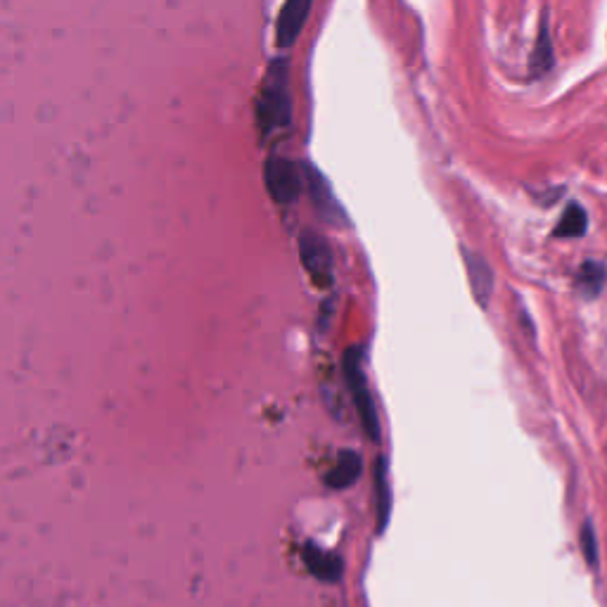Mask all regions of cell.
<instances>
[{
    "instance_id": "6da1fadb",
    "label": "cell",
    "mask_w": 607,
    "mask_h": 607,
    "mask_svg": "<svg viewBox=\"0 0 607 607\" xmlns=\"http://www.w3.org/2000/svg\"><path fill=\"white\" fill-rule=\"evenodd\" d=\"M287 62L273 60L268 65L264 93L259 100V124L264 131L290 124V88H287Z\"/></svg>"
},
{
    "instance_id": "7a4b0ae2",
    "label": "cell",
    "mask_w": 607,
    "mask_h": 607,
    "mask_svg": "<svg viewBox=\"0 0 607 607\" xmlns=\"http://www.w3.org/2000/svg\"><path fill=\"white\" fill-rule=\"evenodd\" d=\"M342 368H344V378H347L351 399H354L356 411H359V415H361L363 430H366L370 442H378L380 418H378V408H375L373 394H370L366 373H363L359 347L347 349V354H344V361H342Z\"/></svg>"
},
{
    "instance_id": "3957f363",
    "label": "cell",
    "mask_w": 607,
    "mask_h": 607,
    "mask_svg": "<svg viewBox=\"0 0 607 607\" xmlns=\"http://www.w3.org/2000/svg\"><path fill=\"white\" fill-rule=\"evenodd\" d=\"M299 252H302V264L313 283L318 287H330L335 278V259H332V249L323 235L316 230H304L299 238Z\"/></svg>"
},
{
    "instance_id": "277c9868",
    "label": "cell",
    "mask_w": 607,
    "mask_h": 607,
    "mask_svg": "<svg viewBox=\"0 0 607 607\" xmlns=\"http://www.w3.org/2000/svg\"><path fill=\"white\" fill-rule=\"evenodd\" d=\"M266 188L271 197L280 204L295 202L302 193V169L287 157H268L264 166Z\"/></svg>"
},
{
    "instance_id": "5b68a950",
    "label": "cell",
    "mask_w": 607,
    "mask_h": 607,
    "mask_svg": "<svg viewBox=\"0 0 607 607\" xmlns=\"http://www.w3.org/2000/svg\"><path fill=\"white\" fill-rule=\"evenodd\" d=\"M304 183H306V188H309L313 207H316V212L323 216V221L335 223V226H342V223L347 221V216H344L342 204L337 202V197L330 190L328 181H325V178L318 174L313 166H306Z\"/></svg>"
},
{
    "instance_id": "8992f818",
    "label": "cell",
    "mask_w": 607,
    "mask_h": 607,
    "mask_svg": "<svg viewBox=\"0 0 607 607\" xmlns=\"http://www.w3.org/2000/svg\"><path fill=\"white\" fill-rule=\"evenodd\" d=\"M311 3L309 0H290L280 8L278 22H276V38L278 46H292L297 41L299 31L304 29L306 17H309Z\"/></svg>"
},
{
    "instance_id": "52a82bcc",
    "label": "cell",
    "mask_w": 607,
    "mask_h": 607,
    "mask_svg": "<svg viewBox=\"0 0 607 607\" xmlns=\"http://www.w3.org/2000/svg\"><path fill=\"white\" fill-rule=\"evenodd\" d=\"M465 264H468V276L472 285V295L477 297L479 306H487L494 292V271L482 254L465 249Z\"/></svg>"
},
{
    "instance_id": "ba28073f",
    "label": "cell",
    "mask_w": 607,
    "mask_h": 607,
    "mask_svg": "<svg viewBox=\"0 0 607 607\" xmlns=\"http://www.w3.org/2000/svg\"><path fill=\"white\" fill-rule=\"evenodd\" d=\"M359 475H361L359 453L344 451V453H340V458H337L335 468L328 472L325 482H328L330 489H347L356 482V479H359Z\"/></svg>"
},
{
    "instance_id": "9c48e42d",
    "label": "cell",
    "mask_w": 607,
    "mask_h": 607,
    "mask_svg": "<svg viewBox=\"0 0 607 607\" xmlns=\"http://www.w3.org/2000/svg\"><path fill=\"white\" fill-rule=\"evenodd\" d=\"M304 560H306V565H309V570L313 574H316L318 579L335 581L342 574V562H340V558H337V555H332V553H325V551H321V548H316V546L306 548Z\"/></svg>"
},
{
    "instance_id": "30bf717a",
    "label": "cell",
    "mask_w": 607,
    "mask_h": 607,
    "mask_svg": "<svg viewBox=\"0 0 607 607\" xmlns=\"http://www.w3.org/2000/svg\"><path fill=\"white\" fill-rule=\"evenodd\" d=\"M586 228H589V216H586L581 204L572 202L567 204L565 214H562L558 226H555V238H581L586 233Z\"/></svg>"
},
{
    "instance_id": "8fae6325",
    "label": "cell",
    "mask_w": 607,
    "mask_h": 607,
    "mask_svg": "<svg viewBox=\"0 0 607 607\" xmlns=\"http://www.w3.org/2000/svg\"><path fill=\"white\" fill-rule=\"evenodd\" d=\"M607 283V266L600 261H584L579 268L577 285L586 297H596Z\"/></svg>"
},
{
    "instance_id": "7c38bea8",
    "label": "cell",
    "mask_w": 607,
    "mask_h": 607,
    "mask_svg": "<svg viewBox=\"0 0 607 607\" xmlns=\"http://www.w3.org/2000/svg\"><path fill=\"white\" fill-rule=\"evenodd\" d=\"M551 67H553V46H551V34H548V22L543 19L532 55V72L539 76L543 72H548Z\"/></svg>"
},
{
    "instance_id": "4fadbf2b",
    "label": "cell",
    "mask_w": 607,
    "mask_h": 607,
    "mask_svg": "<svg viewBox=\"0 0 607 607\" xmlns=\"http://www.w3.org/2000/svg\"><path fill=\"white\" fill-rule=\"evenodd\" d=\"M375 491H378V513H380V527H385L389 517V477H387V460H375Z\"/></svg>"
},
{
    "instance_id": "5bb4252c",
    "label": "cell",
    "mask_w": 607,
    "mask_h": 607,
    "mask_svg": "<svg viewBox=\"0 0 607 607\" xmlns=\"http://www.w3.org/2000/svg\"><path fill=\"white\" fill-rule=\"evenodd\" d=\"M581 546H584L586 560H589V565L593 567L598 560V543H596V534H593L591 522H586L584 529H581Z\"/></svg>"
}]
</instances>
